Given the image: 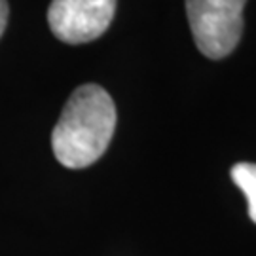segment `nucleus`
Here are the masks:
<instances>
[{"label": "nucleus", "mask_w": 256, "mask_h": 256, "mask_svg": "<svg viewBox=\"0 0 256 256\" xmlns=\"http://www.w3.org/2000/svg\"><path fill=\"white\" fill-rule=\"evenodd\" d=\"M116 129V104L97 84L76 88L52 131L57 162L68 169L93 165L108 148Z\"/></svg>", "instance_id": "f257e3e1"}, {"label": "nucleus", "mask_w": 256, "mask_h": 256, "mask_svg": "<svg viewBox=\"0 0 256 256\" xmlns=\"http://www.w3.org/2000/svg\"><path fill=\"white\" fill-rule=\"evenodd\" d=\"M247 0H186L194 42L209 59L230 55L243 34V10Z\"/></svg>", "instance_id": "f03ea898"}, {"label": "nucleus", "mask_w": 256, "mask_h": 256, "mask_svg": "<svg viewBox=\"0 0 256 256\" xmlns=\"http://www.w3.org/2000/svg\"><path fill=\"white\" fill-rule=\"evenodd\" d=\"M116 12V0H52L48 23L64 44H86L106 32Z\"/></svg>", "instance_id": "7ed1b4c3"}, {"label": "nucleus", "mask_w": 256, "mask_h": 256, "mask_svg": "<svg viewBox=\"0 0 256 256\" xmlns=\"http://www.w3.org/2000/svg\"><path fill=\"white\" fill-rule=\"evenodd\" d=\"M232 180L241 188L248 202V216L256 224V164L241 162L232 167Z\"/></svg>", "instance_id": "20e7f679"}, {"label": "nucleus", "mask_w": 256, "mask_h": 256, "mask_svg": "<svg viewBox=\"0 0 256 256\" xmlns=\"http://www.w3.org/2000/svg\"><path fill=\"white\" fill-rule=\"evenodd\" d=\"M8 14H10L8 0H0V36L4 34L6 25H8Z\"/></svg>", "instance_id": "39448f33"}]
</instances>
